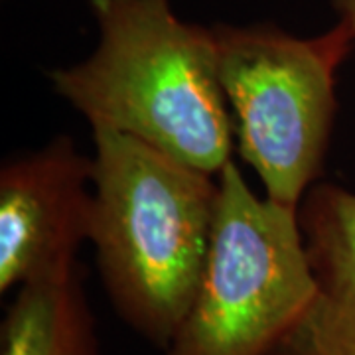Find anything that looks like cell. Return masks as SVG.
<instances>
[{
  "instance_id": "5",
  "label": "cell",
  "mask_w": 355,
  "mask_h": 355,
  "mask_svg": "<svg viewBox=\"0 0 355 355\" xmlns=\"http://www.w3.org/2000/svg\"><path fill=\"white\" fill-rule=\"evenodd\" d=\"M93 156L60 135L0 168V292L79 266L91 239Z\"/></svg>"
},
{
  "instance_id": "1",
  "label": "cell",
  "mask_w": 355,
  "mask_h": 355,
  "mask_svg": "<svg viewBox=\"0 0 355 355\" xmlns=\"http://www.w3.org/2000/svg\"><path fill=\"white\" fill-rule=\"evenodd\" d=\"M91 55L51 69L55 95L93 130L137 139L217 176L235 125L217 73L211 26L182 20L170 0H89Z\"/></svg>"
},
{
  "instance_id": "8",
  "label": "cell",
  "mask_w": 355,
  "mask_h": 355,
  "mask_svg": "<svg viewBox=\"0 0 355 355\" xmlns=\"http://www.w3.org/2000/svg\"><path fill=\"white\" fill-rule=\"evenodd\" d=\"M340 20L352 28L355 36V0H331Z\"/></svg>"
},
{
  "instance_id": "3",
  "label": "cell",
  "mask_w": 355,
  "mask_h": 355,
  "mask_svg": "<svg viewBox=\"0 0 355 355\" xmlns=\"http://www.w3.org/2000/svg\"><path fill=\"white\" fill-rule=\"evenodd\" d=\"M217 73L235 148L272 202L300 207L318 184L338 111V69L355 36L338 20L318 36L272 24H214Z\"/></svg>"
},
{
  "instance_id": "6",
  "label": "cell",
  "mask_w": 355,
  "mask_h": 355,
  "mask_svg": "<svg viewBox=\"0 0 355 355\" xmlns=\"http://www.w3.org/2000/svg\"><path fill=\"white\" fill-rule=\"evenodd\" d=\"M300 223L316 291L270 355H355V191L318 182Z\"/></svg>"
},
{
  "instance_id": "4",
  "label": "cell",
  "mask_w": 355,
  "mask_h": 355,
  "mask_svg": "<svg viewBox=\"0 0 355 355\" xmlns=\"http://www.w3.org/2000/svg\"><path fill=\"white\" fill-rule=\"evenodd\" d=\"M202 279L166 355H270L316 280L300 207L257 196L235 160L219 172Z\"/></svg>"
},
{
  "instance_id": "2",
  "label": "cell",
  "mask_w": 355,
  "mask_h": 355,
  "mask_svg": "<svg viewBox=\"0 0 355 355\" xmlns=\"http://www.w3.org/2000/svg\"><path fill=\"white\" fill-rule=\"evenodd\" d=\"M97 270L123 324L168 349L202 279L219 180L137 139L93 130Z\"/></svg>"
},
{
  "instance_id": "7",
  "label": "cell",
  "mask_w": 355,
  "mask_h": 355,
  "mask_svg": "<svg viewBox=\"0 0 355 355\" xmlns=\"http://www.w3.org/2000/svg\"><path fill=\"white\" fill-rule=\"evenodd\" d=\"M83 266L20 286L0 324V355H103Z\"/></svg>"
}]
</instances>
